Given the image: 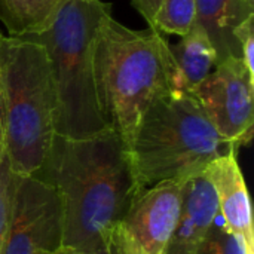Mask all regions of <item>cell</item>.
Segmentation results:
<instances>
[{"instance_id": "obj_1", "label": "cell", "mask_w": 254, "mask_h": 254, "mask_svg": "<svg viewBox=\"0 0 254 254\" xmlns=\"http://www.w3.org/2000/svg\"><path fill=\"white\" fill-rule=\"evenodd\" d=\"M61 204L63 247L91 254L106 247L107 235L143 190L131 155L113 129L89 137L57 135L40 173Z\"/></svg>"}, {"instance_id": "obj_2", "label": "cell", "mask_w": 254, "mask_h": 254, "mask_svg": "<svg viewBox=\"0 0 254 254\" xmlns=\"http://www.w3.org/2000/svg\"><path fill=\"white\" fill-rule=\"evenodd\" d=\"M92 64L101 112L129 150L149 106L173 91L170 43L155 28L132 30L109 15L98 30Z\"/></svg>"}, {"instance_id": "obj_3", "label": "cell", "mask_w": 254, "mask_h": 254, "mask_svg": "<svg viewBox=\"0 0 254 254\" xmlns=\"http://www.w3.org/2000/svg\"><path fill=\"white\" fill-rule=\"evenodd\" d=\"M109 15L112 3L65 0L46 28L21 36L46 52L57 100V135L79 138L112 128L98 103L92 64L95 39Z\"/></svg>"}, {"instance_id": "obj_4", "label": "cell", "mask_w": 254, "mask_h": 254, "mask_svg": "<svg viewBox=\"0 0 254 254\" xmlns=\"http://www.w3.org/2000/svg\"><path fill=\"white\" fill-rule=\"evenodd\" d=\"M238 150L216 131L193 94L171 91L143 115L129 147L141 189L198 176L216 158Z\"/></svg>"}, {"instance_id": "obj_5", "label": "cell", "mask_w": 254, "mask_h": 254, "mask_svg": "<svg viewBox=\"0 0 254 254\" xmlns=\"http://www.w3.org/2000/svg\"><path fill=\"white\" fill-rule=\"evenodd\" d=\"M6 156L18 176H37L55 138L57 100L42 45L0 31Z\"/></svg>"}, {"instance_id": "obj_6", "label": "cell", "mask_w": 254, "mask_h": 254, "mask_svg": "<svg viewBox=\"0 0 254 254\" xmlns=\"http://www.w3.org/2000/svg\"><path fill=\"white\" fill-rule=\"evenodd\" d=\"M222 138L240 147L253 137L254 77L240 58H228L193 91Z\"/></svg>"}, {"instance_id": "obj_7", "label": "cell", "mask_w": 254, "mask_h": 254, "mask_svg": "<svg viewBox=\"0 0 254 254\" xmlns=\"http://www.w3.org/2000/svg\"><path fill=\"white\" fill-rule=\"evenodd\" d=\"M63 247V214L55 189L36 176H18L9 235L1 254L54 253Z\"/></svg>"}, {"instance_id": "obj_8", "label": "cell", "mask_w": 254, "mask_h": 254, "mask_svg": "<svg viewBox=\"0 0 254 254\" xmlns=\"http://www.w3.org/2000/svg\"><path fill=\"white\" fill-rule=\"evenodd\" d=\"M185 183L170 180L143 189L121 222L144 254H165L180 219Z\"/></svg>"}, {"instance_id": "obj_9", "label": "cell", "mask_w": 254, "mask_h": 254, "mask_svg": "<svg viewBox=\"0 0 254 254\" xmlns=\"http://www.w3.org/2000/svg\"><path fill=\"white\" fill-rule=\"evenodd\" d=\"M238 150H231L211 161L202 171L211 183L219 207V216L231 234L238 237L249 254H254L253 216L250 196L237 159Z\"/></svg>"}, {"instance_id": "obj_10", "label": "cell", "mask_w": 254, "mask_h": 254, "mask_svg": "<svg viewBox=\"0 0 254 254\" xmlns=\"http://www.w3.org/2000/svg\"><path fill=\"white\" fill-rule=\"evenodd\" d=\"M219 216L217 198L204 174L186 180L179 223L165 254H196L210 228Z\"/></svg>"}, {"instance_id": "obj_11", "label": "cell", "mask_w": 254, "mask_h": 254, "mask_svg": "<svg viewBox=\"0 0 254 254\" xmlns=\"http://www.w3.org/2000/svg\"><path fill=\"white\" fill-rule=\"evenodd\" d=\"M254 18V0H195L193 25L208 37L217 64L234 57L241 60L237 30Z\"/></svg>"}, {"instance_id": "obj_12", "label": "cell", "mask_w": 254, "mask_h": 254, "mask_svg": "<svg viewBox=\"0 0 254 254\" xmlns=\"http://www.w3.org/2000/svg\"><path fill=\"white\" fill-rule=\"evenodd\" d=\"M170 52L174 61L173 91L193 94L217 65L216 52L208 37L196 25H192L180 42L170 45Z\"/></svg>"}, {"instance_id": "obj_13", "label": "cell", "mask_w": 254, "mask_h": 254, "mask_svg": "<svg viewBox=\"0 0 254 254\" xmlns=\"http://www.w3.org/2000/svg\"><path fill=\"white\" fill-rule=\"evenodd\" d=\"M65 0H0V22L13 37L42 31Z\"/></svg>"}, {"instance_id": "obj_14", "label": "cell", "mask_w": 254, "mask_h": 254, "mask_svg": "<svg viewBox=\"0 0 254 254\" xmlns=\"http://www.w3.org/2000/svg\"><path fill=\"white\" fill-rule=\"evenodd\" d=\"M195 19V0H161L153 28L159 33L183 37Z\"/></svg>"}, {"instance_id": "obj_15", "label": "cell", "mask_w": 254, "mask_h": 254, "mask_svg": "<svg viewBox=\"0 0 254 254\" xmlns=\"http://www.w3.org/2000/svg\"><path fill=\"white\" fill-rule=\"evenodd\" d=\"M18 185V174L12 170L7 156L0 162V254L3 253L15 204V192Z\"/></svg>"}, {"instance_id": "obj_16", "label": "cell", "mask_w": 254, "mask_h": 254, "mask_svg": "<svg viewBox=\"0 0 254 254\" xmlns=\"http://www.w3.org/2000/svg\"><path fill=\"white\" fill-rule=\"evenodd\" d=\"M196 254H249V252L244 243L231 234L220 216H217Z\"/></svg>"}, {"instance_id": "obj_17", "label": "cell", "mask_w": 254, "mask_h": 254, "mask_svg": "<svg viewBox=\"0 0 254 254\" xmlns=\"http://www.w3.org/2000/svg\"><path fill=\"white\" fill-rule=\"evenodd\" d=\"M106 249L107 254H144L121 223L116 225L107 235Z\"/></svg>"}, {"instance_id": "obj_18", "label": "cell", "mask_w": 254, "mask_h": 254, "mask_svg": "<svg viewBox=\"0 0 254 254\" xmlns=\"http://www.w3.org/2000/svg\"><path fill=\"white\" fill-rule=\"evenodd\" d=\"M132 6L140 12V15L146 19L150 28H153L155 16L159 9L161 0H131Z\"/></svg>"}, {"instance_id": "obj_19", "label": "cell", "mask_w": 254, "mask_h": 254, "mask_svg": "<svg viewBox=\"0 0 254 254\" xmlns=\"http://www.w3.org/2000/svg\"><path fill=\"white\" fill-rule=\"evenodd\" d=\"M6 155V124H4V95L0 79V162Z\"/></svg>"}, {"instance_id": "obj_20", "label": "cell", "mask_w": 254, "mask_h": 254, "mask_svg": "<svg viewBox=\"0 0 254 254\" xmlns=\"http://www.w3.org/2000/svg\"><path fill=\"white\" fill-rule=\"evenodd\" d=\"M42 254H68V250H67V249H61V250L54 252V253H42Z\"/></svg>"}, {"instance_id": "obj_21", "label": "cell", "mask_w": 254, "mask_h": 254, "mask_svg": "<svg viewBox=\"0 0 254 254\" xmlns=\"http://www.w3.org/2000/svg\"><path fill=\"white\" fill-rule=\"evenodd\" d=\"M91 254H107V249L106 247H103V249H100L98 252H94V253Z\"/></svg>"}, {"instance_id": "obj_22", "label": "cell", "mask_w": 254, "mask_h": 254, "mask_svg": "<svg viewBox=\"0 0 254 254\" xmlns=\"http://www.w3.org/2000/svg\"><path fill=\"white\" fill-rule=\"evenodd\" d=\"M68 254H77V253H73V252H70V250H68Z\"/></svg>"}]
</instances>
